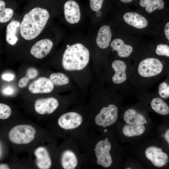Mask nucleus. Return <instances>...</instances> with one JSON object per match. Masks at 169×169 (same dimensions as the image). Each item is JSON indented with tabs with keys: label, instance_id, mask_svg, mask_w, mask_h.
<instances>
[{
	"label": "nucleus",
	"instance_id": "6ab92c4d",
	"mask_svg": "<svg viewBox=\"0 0 169 169\" xmlns=\"http://www.w3.org/2000/svg\"><path fill=\"white\" fill-rule=\"evenodd\" d=\"M151 109L156 112L162 115L169 113V107L167 104L161 97L153 98L150 102Z\"/></svg>",
	"mask_w": 169,
	"mask_h": 169
},
{
	"label": "nucleus",
	"instance_id": "412c9836",
	"mask_svg": "<svg viewBox=\"0 0 169 169\" xmlns=\"http://www.w3.org/2000/svg\"><path fill=\"white\" fill-rule=\"evenodd\" d=\"M145 130V127L143 125H125L122 129V134L125 136L133 137L142 134Z\"/></svg>",
	"mask_w": 169,
	"mask_h": 169
},
{
	"label": "nucleus",
	"instance_id": "ddd939ff",
	"mask_svg": "<svg viewBox=\"0 0 169 169\" xmlns=\"http://www.w3.org/2000/svg\"><path fill=\"white\" fill-rule=\"evenodd\" d=\"M53 45V42L50 39L40 40L36 42L31 47L30 53L36 58L42 59L50 52Z\"/></svg>",
	"mask_w": 169,
	"mask_h": 169
},
{
	"label": "nucleus",
	"instance_id": "f03ea898",
	"mask_svg": "<svg viewBox=\"0 0 169 169\" xmlns=\"http://www.w3.org/2000/svg\"><path fill=\"white\" fill-rule=\"evenodd\" d=\"M57 124L61 130L70 134L71 139L77 141L85 135L91 127L89 117L75 111L61 115L57 120Z\"/></svg>",
	"mask_w": 169,
	"mask_h": 169
},
{
	"label": "nucleus",
	"instance_id": "f257e3e1",
	"mask_svg": "<svg viewBox=\"0 0 169 169\" xmlns=\"http://www.w3.org/2000/svg\"><path fill=\"white\" fill-rule=\"evenodd\" d=\"M166 68L157 58H144L132 66L129 84L135 90L143 91L155 84L165 73Z\"/></svg>",
	"mask_w": 169,
	"mask_h": 169
},
{
	"label": "nucleus",
	"instance_id": "a211bd4d",
	"mask_svg": "<svg viewBox=\"0 0 169 169\" xmlns=\"http://www.w3.org/2000/svg\"><path fill=\"white\" fill-rule=\"evenodd\" d=\"M20 24L18 21L13 20L7 25L6 30V40L8 44L14 45L17 43L18 40L17 33Z\"/></svg>",
	"mask_w": 169,
	"mask_h": 169
},
{
	"label": "nucleus",
	"instance_id": "473e14b6",
	"mask_svg": "<svg viewBox=\"0 0 169 169\" xmlns=\"http://www.w3.org/2000/svg\"><path fill=\"white\" fill-rule=\"evenodd\" d=\"M164 138L169 145V129H167L166 131Z\"/></svg>",
	"mask_w": 169,
	"mask_h": 169
},
{
	"label": "nucleus",
	"instance_id": "7ed1b4c3",
	"mask_svg": "<svg viewBox=\"0 0 169 169\" xmlns=\"http://www.w3.org/2000/svg\"><path fill=\"white\" fill-rule=\"evenodd\" d=\"M49 17L48 11L39 7L31 9L24 16L20 27L23 38L31 40L38 36L42 31Z\"/></svg>",
	"mask_w": 169,
	"mask_h": 169
},
{
	"label": "nucleus",
	"instance_id": "9d476101",
	"mask_svg": "<svg viewBox=\"0 0 169 169\" xmlns=\"http://www.w3.org/2000/svg\"><path fill=\"white\" fill-rule=\"evenodd\" d=\"M33 154L37 167L39 169H49L51 167L52 160L50 152L45 147H37L34 150Z\"/></svg>",
	"mask_w": 169,
	"mask_h": 169
},
{
	"label": "nucleus",
	"instance_id": "6e6552de",
	"mask_svg": "<svg viewBox=\"0 0 169 169\" xmlns=\"http://www.w3.org/2000/svg\"><path fill=\"white\" fill-rule=\"evenodd\" d=\"M64 17L69 23H78L81 17L80 6L77 0H68L64 3Z\"/></svg>",
	"mask_w": 169,
	"mask_h": 169
},
{
	"label": "nucleus",
	"instance_id": "c756f323",
	"mask_svg": "<svg viewBox=\"0 0 169 169\" xmlns=\"http://www.w3.org/2000/svg\"><path fill=\"white\" fill-rule=\"evenodd\" d=\"M14 78V75L11 74H4L2 76V78L3 79L8 82L12 81Z\"/></svg>",
	"mask_w": 169,
	"mask_h": 169
},
{
	"label": "nucleus",
	"instance_id": "aec40b11",
	"mask_svg": "<svg viewBox=\"0 0 169 169\" xmlns=\"http://www.w3.org/2000/svg\"><path fill=\"white\" fill-rule=\"evenodd\" d=\"M139 5L141 7L145 8L147 13H151L156 10H162L165 3L163 0H139Z\"/></svg>",
	"mask_w": 169,
	"mask_h": 169
},
{
	"label": "nucleus",
	"instance_id": "1a4fd4ad",
	"mask_svg": "<svg viewBox=\"0 0 169 169\" xmlns=\"http://www.w3.org/2000/svg\"><path fill=\"white\" fill-rule=\"evenodd\" d=\"M59 105V102L56 98L49 97L36 100L34 107L36 112L39 115H49L53 113Z\"/></svg>",
	"mask_w": 169,
	"mask_h": 169
},
{
	"label": "nucleus",
	"instance_id": "393cba45",
	"mask_svg": "<svg viewBox=\"0 0 169 169\" xmlns=\"http://www.w3.org/2000/svg\"><path fill=\"white\" fill-rule=\"evenodd\" d=\"M12 113L10 107L8 105L2 103H0V119L4 120L9 118Z\"/></svg>",
	"mask_w": 169,
	"mask_h": 169
},
{
	"label": "nucleus",
	"instance_id": "4468645a",
	"mask_svg": "<svg viewBox=\"0 0 169 169\" xmlns=\"http://www.w3.org/2000/svg\"><path fill=\"white\" fill-rule=\"evenodd\" d=\"M124 21L128 24L138 29L146 28L148 25L146 18L136 12H127L123 16Z\"/></svg>",
	"mask_w": 169,
	"mask_h": 169
},
{
	"label": "nucleus",
	"instance_id": "dca6fc26",
	"mask_svg": "<svg viewBox=\"0 0 169 169\" xmlns=\"http://www.w3.org/2000/svg\"><path fill=\"white\" fill-rule=\"evenodd\" d=\"M112 50L117 52V55L122 58L130 56L133 51V48L131 45L125 44L120 38L113 39L110 44Z\"/></svg>",
	"mask_w": 169,
	"mask_h": 169
},
{
	"label": "nucleus",
	"instance_id": "4be33fe9",
	"mask_svg": "<svg viewBox=\"0 0 169 169\" xmlns=\"http://www.w3.org/2000/svg\"><path fill=\"white\" fill-rule=\"evenodd\" d=\"M13 13V10L10 8H5V3L0 0V22L4 23L8 22L11 18Z\"/></svg>",
	"mask_w": 169,
	"mask_h": 169
},
{
	"label": "nucleus",
	"instance_id": "423d86ee",
	"mask_svg": "<svg viewBox=\"0 0 169 169\" xmlns=\"http://www.w3.org/2000/svg\"><path fill=\"white\" fill-rule=\"evenodd\" d=\"M36 134V130L33 126L21 124L13 126L9 130L8 138L10 142L14 145H27L34 140Z\"/></svg>",
	"mask_w": 169,
	"mask_h": 169
},
{
	"label": "nucleus",
	"instance_id": "a878e982",
	"mask_svg": "<svg viewBox=\"0 0 169 169\" xmlns=\"http://www.w3.org/2000/svg\"><path fill=\"white\" fill-rule=\"evenodd\" d=\"M106 0H89V7L92 11L98 12L102 9Z\"/></svg>",
	"mask_w": 169,
	"mask_h": 169
},
{
	"label": "nucleus",
	"instance_id": "bb28decb",
	"mask_svg": "<svg viewBox=\"0 0 169 169\" xmlns=\"http://www.w3.org/2000/svg\"><path fill=\"white\" fill-rule=\"evenodd\" d=\"M155 52L158 56L169 57V46L166 44H158L155 49Z\"/></svg>",
	"mask_w": 169,
	"mask_h": 169
},
{
	"label": "nucleus",
	"instance_id": "7c9ffc66",
	"mask_svg": "<svg viewBox=\"0 0 169 169\" xmlns=\"http://www.w3.org/2000/svg\"><path fill=\"white\" fill-rule=\"evenodd\" d=\"M13 89L11 87L8 86L5 88L3 90V93L6 95H10L13 92Z\"/></svg>",
	"mask_w": 169,
	"mask_h": 169
},
{
	"label": "nucleus",
	"instance_id": "39448f33",
	"mask_svg": "<svg viewBox=\"0 0 169 169\" xmlns=\"http://www.w3.org/2000/svg\"><path fill=\"white\" fill-rule=\"evenodd\" d=\"M59 162L64 169H77L86 167L85 159L78 142L72 139L69 146L60 151Z\"/></svg>",
	"mask_w": 169,
	"mask_h": 169
},
{
	"label": "nucleus",
	"instance_id": "f3484780",
	"mask_svg": "<svg viewBox=\"0 0 169 169\" xmlns=\"http://www.w3.org/2000/svg\"><path fill=\"white\" fill-rule=\"evenodd\" d=\"M124 121L130 125H143L146 122L144 115L134 109L130 108L127 109L123 116Z\"/></svg>",
	"mask_w": 169,
	"mask_h": 169
},
{
	"label": "nucleus",
	"instance_id": "0eeeda50",
	"mask_svg": "<svg viewBox=\"0 0 169 169\" xmlns=\"http://www.w3.org/2000/svg\"><path fill=\"white\" fill-rule=\"evenodd\" d=\"M111 67L114 72L112 77L114 84H120L129 81L131 66H128L125 61L116 59L112 62Z\"/></svg>",
	"mask_w": 169,
	"mask_h": 169
},
{
	"label": "nucleus",
	"instance_id": "72a5a7b5",
	"mask_svg": "<svg viewBox=\"0 0 169 169\" xmlns=\"http://www.w3.org/2000/svg\"><path fill=\"white\" fill-rule=\"evenodd\" d=\"M10 167L9 165L5 163H1L0 164V169H9Z\"/></svg>",
	"mask_w": 169,
	"mask_h": 169
},
{
	"label": "nucleus",
	"instance_id": "cd10ccee",
	"mask_svg": "<svg viewBox=\"0 0 169 169\" xmlns=\"http://www.w3.org/2000/svg\"><path fill=\"white\" fill-rule=\"evenodd\" d=\"M38 74V71L37 69L33 68L28 69L26 71V77L29 79L35 78Z\"/></svg>",
	"mask_w": 169,
	"mask_h": 169
},
{
	"label": "nucleus",
	"instance_id": "f8f14e48",
	"mask_svg": "<svg viewBox=\"0 0 169 169\" xmlns=\"http://www.w3.org/2000/svg\"><path fill=\"white\" fill-rule=\"evenodd\" d=\"M54 88V84L50 79L44 77L34 80L28 87L29 91L33 94L49 93L51 92Z\"/></svg>",
	"mask_w": 169,
	"mask_h": 169
},
{
	"label": "nucleus",
	"instance_id": "c85d7f7f",
	"mask_svg": "<svg viewBox=\"0 0 169 169\" xmlns=\"http://www.w3.org/2000/svg\"><path fill=\"white\" fill-rule=\"evenodd\" d=\"M29 79L26 77H23L20 79L18 84V86L20 88L25 87L28 84Z\"/></svg>",
	"mask_w": 169,
	"mask_h": 169
},
{
	"label": "nucleus",
	"instance_id": "2eb2a0df",
	"mask_svg": "<svg viewBox=\"0 0 169 169\" xmlns=\"http://www.w3.org/2000/svg\"><path fill=\"white\" fill-rule=\"evenodd\" d=\"M112 32L110 26L103 25L98 30L96 39L97 46L102 49L108 48L111 43Z\"/></svg>",
	"mask_w": 169,
	"mask_h": 169
},
{
	"label": "nucleus",
	"instance_id": "b1692460",
	"mask_svg": "<svg viewBox=\"0 0 169 169\" xmlns=\"http://www.w3.org/2000/svg\"><path fill=\"white\" fill-rule=\"evenodd\" d=\"M157 93L163 99H166L169 98V80H164L159 84Z\"/></svg>",
	"mask_w": 169,
	"mask_h": 169
},
{
	"label": "nucleus",
	"instance_id": "20e7f679",
	"mask_svg": "<svg viewBox=\"0 0 169 169\" xmlns=\"http://www.w3.org/2000/svg\"><path fill=\"white\" fill-rule=\"evenodd\" d=\"M62 57L61 64L63 68L68 71L83 69L89 61L88 49L80 43L68 45Z\"/></svg>",
	"mask_w": 169,
	"mask_h": 169
},
{
	"label": "nucleus",
	"instance_id": "2f4dec72",
	"mask_svg": "<svg viewBox=\"0 0 169 169\" xmlns=\"http://www.w3.org/2000/svg\"><path fill=\"white\" fill-rule=\"evenodd\" d=\"M164 33L166 38L169 41V22L167 23L165 25Z\"/></svg>",
	"mask_w": 169,
	"mask_h": 169
},
{
	"label": "nucleus",
	"instance_id": "9b49d317",
	"mask_svg": "<svg viewBox=\"0 0 169 169\" xmlns=\"http://www.w3.org/2000/svg\"><path fill=\"white\" fill-rule=\"evenodd\" d=\"M145 154L146 158L156 167H162L167 162L168 155L160 148L153 146L148 147L145 150Z\"/></svg>",
	"mask_w": 169,
	"mask_h": 169
},
{
	"label": "nucleus",
	"instance_id": "5701e85b",
	"mask_svg": "<svg viewBox=\"0 0 169 169\" xmlns=\"http://www.w3.org/2000/svg\"><path fill=\"white\" fill-rule=\"evenodd\" d=\"M49 79L54 84L57 86L65 85L69 82L68 78L64 74L60 72L51 74Z\"/></svg>",
	"mask_w": 169,
	"mask_h": 169
},
{
	"label": "nucleus",
	"instance_id": "f704fd0d",
	"mask_svg": "<svg viewBox=\"0 0 169 169\" xmlns=\"http://www.w3.org/2000/svg\"><path fill=\"white\" fill-rule=\"evenodd\" d=\"M134 0H119L120 2L124 4H129L132 2Z\"/></svg>",
	"mask_w": 169,
	"mask_h": 169
}]
</instances>
